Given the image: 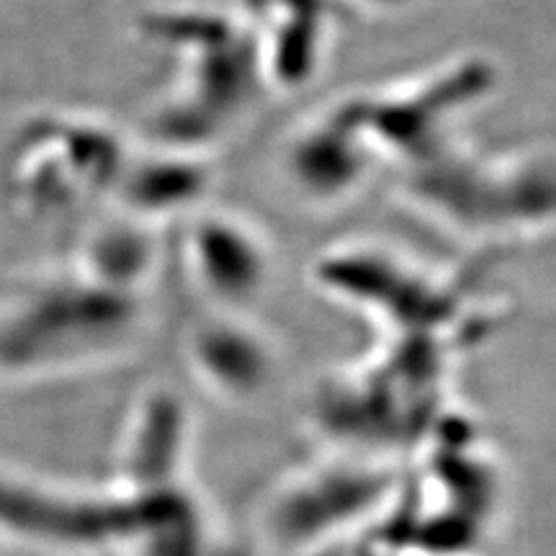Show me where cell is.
I'll list each match as a JSON object with an SVG mask.
<instances>
[{"mask_svg":"<svg viewBox=\"0 0 556 556\" xmlns=\"http://www.w3.org/2000/svg\"><path fill=\"white\" fill-rule=\"evenodd\" d=\"M384 492V479L361 467L317 469L302 477L276 503V533L283 544H309L351 523Z\"/></svg>","mask_w":556,"mask_h":556,"instance_id":"obj_2","label":"cell"},{"mask_svg":"<svg viewBox=\"0 0 556 556\" xmlns=\"http://www.w3.org/2000/svg\"><path fill=\"white\" fill-rule=\"evenodd\" d=\"M189 248V263L201 291L219 302H245L268 276L266 242L238 219L222 217L197 227Z\"/></svg>","mask_w":556,"mask_h":556,"instance_id":"obj_3","label":"cell"},{"mask_svg":"<svg viewBox=\"0 0 556 556\" xmlns=\"http://www.w3.org/2000/svg\"><path fill=\"white\" fill-rule=\"evenodd\" d=\"M144 500L96 497L0 471V536L50 548H99L135 536Z\"/></svg>","mask_w":556,"mask_h":556,"instance_id":"obj_1","label":"cell"}]
</instances>
